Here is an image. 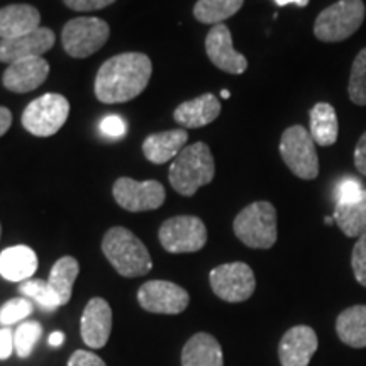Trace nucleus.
Masks as SVG:
<instances>
[{
	"instance_id": "obj_1",
	"label": "nucleus",
	"mask_w": 366,
	"mask_h": 366,
	"mask_svg": "<svg viewBox=\"0 0 366 366\" xmlns=\"http://www.w3.org/2000/svg\"><path fill=\"white\" fill-rule=\"evenodd\" d=\"M153 65L143 53H122L109 58L95 76V97L102 104H124L143 94Z\"/></svg>"
},
{
	"instance_id": "obj_2",
	"label": "nucleus",
	"mask_w": 366,
	"mask_h": 366,
	"mask_svg": "<svg viewBox=\"0 0 366 366\" xmlns=\"http://www.w3.org/2000/svg\"><path fill=\"white\" fill-rule=\"evenodd\" d=\"M102 251L114 269L126 278L143 277L153 268V259L143 241L126 227L109 229L104 236Z\"/></svg>"
},
{
	"instance_id": "obj_3",
	"label": "nucleus",
	"mask_w": 366,
	"mask_h": 366,
	"mask_svg": "<svg viewBox=\"0 0 366 366\" xmlns=\"http://www.w3.org/2000/svg\"><path fill=\"white\" fill-rule=\"evenodd\" d=\"M216 175V164L205 143L185 146L182 153L173 159L168 180L173 190L183 197H192L200 187L209 185Z\"/></svg>"
},
{
	"instance_id": "obj_4",
	"label": "nucleus",
	"mask_w": 366,
	"mask_h": 366,
	"mask_svg": "<svg viewBox=\"0 0 366 366\" xmlns=\"http://www.w3.org/2000/svg\"><path fill=\"white\" fill-rule=\"evenodd\" d=\"M234 234L242 244L254 249H269L277 242V209L267 200L249 204L234 219Z\"/></svg>"
},
{
	"instance_id": "obj_5",
	"label": "nucleus",
	"mask_w": 366,
	"mask_h": 366,
	"mask_svg": "<svg viewBox=\"0 0 366 366\" xmlns=\"http://www.w3.org/2000/svg\"><path fill=\"white\" fill-rule=\"evenodd\" d=\"M363 0H340L319 14L314 24L315 38L322 43H340L353 36L365 21Z\"/></svg>"
},
{
	"instance_id": "obj_6",
	"label": "nucleus",
	"mask_w": 366,
	"mask_h": 366,
	"mask_svg": "<svg viewBox=\"0 0 366 366\" xmlns=\"http://www.w3.org/2000/svg\"><path fill=\"white\" fill-rule=\"evenodd\" d=\"M280 154L288 170L302 180H314L319 175V157L310 132L304 126H290L283 131Z\"/></svg>"
},
{
	"instance_id": "obj_7",
	"label": "nucleus",
	"mask_w": 366,
	"mask_h": 366,
	"mask_svg": "<svg viewBox=\"0 0 366 366\" xmlns=\"http://www.w3.org/2000/svg\"><path fill=\"white\" fill-rule=\"evenodd\" d=\"M70 104L59 94H44L31 102L22 112V126L33 136L48 137L65 126Z\"/></svg>"
},
{
	"instance_id": "obj_8",
	"label": "nucleus",
	"mask_w": 366,
	"mask_h": 366,
	"mask_svg": "<svg viewBox=\"0 0 366 366\" xmlns=\"http://www.w3.org/2000/svg\"><path fill=\"white\" fill-rule=\"evenodd\" d=\"M111 27L99 17H76L68 21L61 33L63 49L73 58H86L107 43Z\"/></svg>"
},
{
	"instance_id": "obj_9",
	"label": "nucleus",
	"mask_w": 366,
	"mask_h": 366,
	"mask_svg": "<svg viewBox=\"0 0 366 366\" xmlns=\"http://www.w3.org/2000/svg\"><path fill=\"white\" fill-rule=\"evenodd\" d=\"M159 242L168 253H195L207 242V229L202 219L195 216H177L168 219L159 227Z\"/></svg>"
},
{
	"instance_id": "obj_10",
	"label": "nucleus",
	"mask_w": 366,
	"mask_h": 366,
	"mask_svg": "<svg viewBox=\"0 0 366 366\" xmlns=\"http://www.w3.org/2000/svg\"><path fill=\"white\" fill-rule=\"evenodd\" d=\"M210 287L214 294L224 302H237L248 300L254 294L256 278L251 267L242 262L226 263L216 267L209 274Z\"/></svg>"
},
{
	"instance_id": "obj_11",
	"label": "nucleus",
	"mask_w": 366,
	"mask_h": 366,
	"mask_svg": "<svg viewBox=\"0 0 366 366\" xmlns=\"http://www.w3.org/2000/svg\"><path fill=\"white\" fill-rule=\"evenodd\" d=\"M137 302L151 314H182L189 307L190 295L185 288L167 280H149L137 290Z\"/></svg>"
},
{
	"instance_id": "obj_12",
	"label": "nucleus",
	"mask_w": 366,
	"mask_h": 366,
	"mask_svg": "<svg viewBox=\"0 0 366 366\" xmlns=\"http://www.w3.org/2000/svg\"><path fill=\"white\" fill-rule=\"evenodd\" d=\"M114 199L122 209L129 212H144V210L159 209L167 199V192L157 180L136 182L122 177L114 183Z\"/></svg>"
},
{
	"instance_id": "obj_13",
	"label": "nucleus",
	"mask_w": 366,
	"mask_h": 366,
	"mask_svg": "<svg viewBox=\"0 0 366 366\" xmlns=\"http://www.w3.org/2000/svg\"><path fill=\"white\" fill-rule=\"evenodd\" d=\"M205 53L214 66L231 75H241L248 70V59L234 49L231 31L224 22L212 26L209 31L205 38Z\"/></svg>"
},
{
	"instance_id": "obj_14",
	"label": "nucleus",
	"mask_w": 366,
	"mask_h": 366,
	"mask_svg": "<svg viewBox=\"0 0 366 366\" xmlns=\"http://www.w3.org/2000/svg\"><path fill=\"white\" fill-rule=\"evenodd\" d=\"M112 331V309L107 300L94 297L85 305L80 320L81 340L90 350H100L107 345Z\"/></svg>"
},
{
	"instance_id": "obj_15",
	"label": "nucleus",
	"mask_w": 366,
	"mask_h": 366,
	"mask_svg": "<svg viewBox=\"0 0 366 366\" xmlns=\"http://www.w3.org/2000/svg\"><path fill=\"white\" fill-rule=\"evenodd\" d=\"M319 347L317 334L309 326H295L283 334L278 345L282 366H307Z\"/></svg>"
},
{
	"instance_id": "obj_16",
	"label": "nucleus",
	"mask_w": 366,
	"mask_h": 366,
	"mask_svg": "<svg viewBox=\"0 0 366 366\" xmlns=\"http://www.w3.org/2000/svg\"><path fill=\"white\" fill-rule=\"evenodd\" d=\"M54 33L48 27H39L34 33L14 39H0V61L16 63L21 59L38 58L54 46Z\"/></svg>"
},
{
	"instance_id": "obj_17",
	"label": "nucleus",
	"mask_w": 366,
	"mask_h": 366,
	"mask_svg": "<svg viewBox=\"0 0 366 366\" xmlns=\"http://www.w3.org/2000/svg\"><path fill=\"white\" fill-rule=\"evenodd\" d=\"M49 75V63L43 56L27 58L11 63L2 76V84L7 90L16 94H29L41 86Z\"/></svg>"
},
{
	"instance_id": "obj_18",
	"label": "nucleus",
	"mask_w": 366,
	"mask_h": 366,
	"mask_svg": "<svg viewBox=\"0 0 366 366\" xmlns=\"http://www.w3.org/2000/svg\"><path fill=\"white\" fill-rule=\"evenodd\" d=\"M219 114H221L219 99L214 94H204L178 105L173 112V119L183 129H195L214 122Z\"/></svg>"
},
{
	"instance_id": "obj_19",
	"label": "nucleus",
	"mask_w": 366,
	"mask_h": 366,
	"mask_svg": "<svg viewBox=\"0 0 366 366\" xmlns=\"http://www.w3.org/2000/svg\"><path fill=\"white\" fill-rule=\"evenodd\" d=\"M41 14L29 4H12L0 9V39H14L39 29Z\"/></svg>"
},
{
	"instance_id": "obj_20",
	"label": "nucleus",
	"mask_w": 366,
	"mask_h": 366,
	"mask_svg": "<svg viewBox=\"0 0 366 366\" xmlns=\"http://www.w3.org/2000/svg\"><path fill=\"white\" fill-rule=\"evenodd\" d=\"M38 264V254L29 246H12L0 253V274L9 282L31 280Z\"/></svg>"
},
{
	"instance_id": "obj_21",
	"label": "nucleus",
	"mask_w": 366,
	"mask_h": 366,
	"mask_svg": "<svg viewBox=\"0 0 366 366\" xmlns=\"http://www.w3.org/2000/svg\"><path fill=\"white\" fill-rule=\"evenodd\" d=\"M187 139H189V132L185 129L157 132V134H151L144 139L143 153L151 163L163 164L170 159H175L182 153Z\"/></svg>"
},
{
	"instance_id": "obj_22",
	"label": "nucleus",
	"mask_w": 366,
	"mask_h": 366,
	"mask_svg": "<svg viewBox=\"0 0 366 366\" xmlns=\"http://www.w3.org/2000/svg\"><path fill=\"white\" fill-rule=\"evenodd\" d=\"M182 366H224L222 347L212 334L192 336L182 351Z\"/></svg>"
},
{
	"instance_id": "obj_23",
	"label": "nucleus",
	"mask_w": 366,
	"mask_h": 366,
	"mask_svg": "<svg viewBox=\"0 0 366 366\" xmlns=\"http://www.w3.org/2000/svg\"><path fill=\"white\" fill-rule=\"evenodd\" d=\"M310 136L314 143L320 146H332L340 136V121L334 107L327 102H319L310 109Z\"/></svg>"
},
{
	"instance_id": "obj_24",
	"label": "nucleus",
	"mask_w": 366,
	"mask_h": 366,
	"mask_svg": "<svg viewBox=\"0 0 366 366\" xmlns=\"http://www.w3.org/2000/svg\"><path fill=\"white\" fill-rule=\"evenodd\" d=\"M337 337L345 345L366 347V305H353L337 315L336 320Z\"/></svg>"
},
{
	"instance_id": "obj_25",
	"label": "nucleus",
	"mask_w": 366,
	"mask_h": 366,
	"mask_svg": "<svg viewBox=\"0 0 366 366\" xmlns=\"http://www.w3.org/2000/svg\"><path fill=\"white\" fill-rule=\"evenodd\" d=\"M80 273V264L73 256H63L53 264L49 272L48 283L51 290L56 294L59 304L66 305L71 299L73 285H75L76 277Z\"/></svg>"
},
{
	"instance_id": "obj_26",
	"label": "nucleus",
	"mask_w": 366,
	"mask_h": 366,
	"mask_svg": "<svg viewBox=\"0 0 366 366\" xmlns=\"http://www.w3.org/2000/svg\"><path fill=\"white\" fill-rule=\"evenodd\" d=\"M334 222L347 237H360L366 232V190L363 197L351 204H336Z\"/></svg>"
},
{
	"instance_id": "obj_27",
	"label": "nucleus",
	"mask_w": 366,
	"mask_h": 366,
	"mask_svg": "<svg viewBox=\"0 0 366 366\" xmlns=\"http://www.w3.org/2000/svg\"><path fill=\"white\" fill-rule=\"evenodd\" d=\"M244 0H199L194 7L195 19L202 24L217 26L239 12Z\"/></svg>"
},
{
	"instance_id": "obj_28",
	"label": "nucleus",
	"mask_w": 366,
	"mask_h": 366,
	"mask_svg": "<svg viewBox=\"0 0 366 366\" xmlns=\"http://www.w3.org/2000/svg\"><path fill=\"white\" fill-rule=\"evenodd\" d=\"M19 292L24 297H27V299L36 302L41 309L49 310V312H53V310L61 307V304H59L58 297L51 290L49 283L44 280H39V278H36V280L22 282L19 287Z\"/></svg>"
},
{
	"instance_id": "obj_29",
	"label": "nucleus",
	"mask_w": 366,
	"mask_h": 366,
	"mask_svg": "<svg viewBox=\"0 0 366 366\" xmlns=\"http://www.w3.org/2000/svg\"><path fill=\"white\" fill-rule=\"evenodd\" d=\"M347 95L356 105H366V48L356 54L347 84Z\"/></svg>"
},
{
	"instance_id": "obj_30",
	"label": "nucleus",
	"mask_w": 366,
	"mask_h": 366,
	"mask_svg": "<svg viewBox=\"0 0 366 366\" xmlns=\"http://www.w3.org/2000/svg\"><path fill=\"white\" fill-rule=\"evenodd\" d=\"M43 336V326L38 320H27L22 322L14 332V350L19 358H27L33 353L34 346L38 345L39 337Z\"/></svg>"
},
{
	"instance_id": "obj_31",
	"label": "nucleus",
	"mask_w": 366,
	"mask_h": 366,
	"mask_svg": "<svg viewBox=\"0 0 366 366\" xmlns=\"http://www.w3.org/2000/svg\"><path fill=\"white\" fill-rule=\"evenodd\" d=\"M33 300L27 299V297H17V299L9 300L0 307V324H2V327H11L12 324L26 319L33 312Z\"/></svg>"
},
{
	"instance_id": "obj_32",
	"label": "nucleus",
	"mask_w": 366,
	"mask_h": 366,
	"mask_svg": "<svg viewBox=\"0 0 366 366\" xmlns=\"http://www.w3.org/2000/svg\"><path fill=\"white\" fill-rule=\"evenodd\" d=\"M361 182L355 177H345L336 185V204H351L360 200L365 194Z\"/></svg>"
},
{
	"instance_id": "obj_33",
	"label": "nucleus",
	"mask_w": 366,
	"mask_h": 366,
	"mask_svg": "<svg viewBox=\"0 0 366 366\" xmlns=\"http://www.w3.org/2000/svg\"><path fill=\"white\" fill-rule=\"evenodd\" d=\"M351 267H353L356 280L366 288V232L356 241L353 254H351Z\"/></svg>"
},
{
	"instance_id": "obj_34",
	"label": "nucleus",
	"mask_w": 366,
	"mask_h": 366,
	"mask_svg": "<svg viewBox=\"0 0 366 366\" xmlns=\"http://www.w3.org/2000/svg\"><path fill=\"white\" fill-rule=\"evenodd\" d=\"M126 129H127L126 121L119 116H107L102 119V122H100V131H102V134H105L107 137L124 136Z\"/></svg>"
},
{
	"instance_id": "obj_35",
	"label": "nucleus",
	"mask_w": 366,
	"mask_h": 366,
	"mask_svg": "<svg viewBox=\"0 0 366 366\" xmlns=\"http://www.w3.org/2000/svg\"><path fill=\"white\" fill-rule=\"evenodd\" d=\"M65 6L71 11L76 12H92L99 11V9L112 6L116 0H63Z\"/></svg>"
},
{
	"instance_id": "obj_36",
	"label": "nucleus",
	"mask_w": 366,
	"mask_h": 366,
	"mask_svg": "<svg viewBox=\"0 0 366 366\" xmlns=\"http://www.w3.org/2000/svg\"><path fill=\"white\" fill-rule=\"evenodd\" d=\"M68 366H107L105 361L92 351L76 350L68 360Z\"/></svg>"
},
{
	"instance_id": "obj_37",
	"label": "nucleus",
	"mask_w": 366,
	"mask_h": 366,
	"mask_svg": "<svg viewBox=\"0 0 366 366\" xmlns=\"http://www.w3.org/2000/svg\"><path fill=\"white\" fill-rule=\"evenodd\" d=\"M14 332L11 327H0V360H9L14 353Z\"/></svg>"
},
{
	"instance_id": "obj_38",
	"label": "nucleus",
	"mask_w": 366,
	"mask_h": 366,
	"mask_svg": "<svg viewBox=\"0 0 366 366\" xmlns=\"http://www.w3.org/2000/svg\"><path fill=\"white\" fill-rule=\"evenodd\" d=\"M355 167L361 175L366 177V131L356 143L355 148Z\"/></svg>"
},
{
	"instance_id": "obj_39",
	"label": "nucleus",
	"mask_w": 366,
	"mask_h": 366,
	"mask_svg": "<svg viewBox=\"0 0 366 366\" xmlns=\"http://www.w3.org/2000/svg\"><path fill=\"white\" fill-rule=\"evenodd\" d=\"M12 124V112L7 107H0V136H4Z\"/></svg>"
},
{
	"instance_id": "obj_40",
	"label": "nucleus",
	"mask_w": 366,
	"mask_h": 366,
	"mask_svg": "<svg viewBox=\"0 0 366 366\" xmlns=\"http://www.w3.org/2000/svg\"><path fill=\"white\" fill-rule=\"evenodd\" d=\"M65 332H61V331H54V332H51L49 334V337H48V345L49 346H53V347H59L63 345V342H65Z\"/></svg>"
},
{
	"instance_id": "obj_41",
	"label": "nucleus",
	"mask_w": 366,
	"mask_h": 366,
	"mask_svg": "<svg viewBox=\"0 0 366 366\" xmlns=\"http://www.w3.org/2000/svg\"><path fill=\"white\" fill-rule=\"evenodd\" d=\"M274 4H277L278 7H285V6H290V4H294L297 7H305L309 4V0H273Z\"/></svg>"
},
{
	"instance_id": "obj_42",
	"label": "nucleus",
	"mask_w": 366,
	"mask_h": 366,
	"mask_svg": "<svg viewBox=\"0 0 366 366\" xmlns=\"http://www.w3.org/2000/svg\"><path fill=\"white\" fill-rule=\"evenodd\" d=\"M221 95H222V99H229V97H231V94H229L227 90H222Z\"/></svg>"
},
{
	"instance_id": "obj_43",
	"label": "nucleus",
	"mask_w": 366,
	"mask_h": 366,
	"mask_svg": "<svg viewBox=\"0 0 366 366\" xmlns=\"http://www.w3.org/2000/svg\"><path fill=\"white\" fill-rule=\"evenodd\" d=\"M334 222V217H326V224H332Z\"/></svg>"
},
{
	"instance_id": "obj_44",
	"label": "nucleus",
	"mask_w": 366,
	"mask_h": 366,
	"mask_svg": "<svg viewBox=\"0 0 366 366\" xmlns=\"http://www.w3.org/2000/svg\"><path fill=\"white\" fill-rule=\"evenodd\" d=\"M0 236H2V227H0Z\"/></svg>"
}]
</instances>
